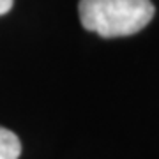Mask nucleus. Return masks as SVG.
I'll return each instance as SVG.
<instances>
[{
	"instance_id": "nucleus-1",
	"label": "nucleus",
	"mask_w": 159,
	"mask_h": 159,
	"mask_svg": "<svg viewBox=\"0 0 159 159\" xmlns=\"http://www.w3.org/2000/svg\"><path fill=\"white\" fill-rule=\"evenodd\" d=\"M83 29L101 37H124L145 29L154 18L150 0H80Z\"/></svg>"
},
{
	"instance_id": "nucleus-2",
	"label": "nucleus",
	"mask_w": 159,
	"mask_h": 159,
	"mask_svg": "<svg viewBox=\"0 0 159 159\" xmlns=\"http://www.w3.org/2000/svg\"><path fill=\"white\" fill-rule=\"evenodd\" d=\"M21 154L20 138L12 131L0 127V159H18Z\"/></svg>"
},
{
	"instance_id": "nucleus-3",
	"label": "nucleus",
	"mask_w": 159,
	"mask_h": 159,
	"mask_svg": "<svg viewBox=\"0 0 159 159\" xmlns=\"http://www.w3.org/2000/svg\"><path fill=\"white\" fill-rule=\"evenodd\" d=\"M12 4H14V0H0V16L11 11Z\"/></svg>"
}]
</instances>
